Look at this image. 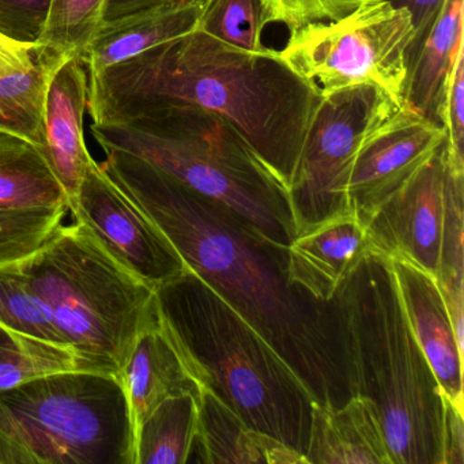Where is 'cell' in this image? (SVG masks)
Segmentation results:
<instances>
[{
  "mask_svg": "<svg viewBox=\"0 0 464 464\" xmlns=\"http://www.w3.org/2000/svg\"><path fill=\"white\" fill-rule=\"evenodd\" d=\"M104 151L102 170L161 230L189 270L265 336L320 401L343 403L347 390L333 304L319 303L289 281L287 248L143 160Z\"/></svg>",
  "mask_w": 464,
  "mask_h": 464,
  "instance_id": "1",
  "label": "cell"
},
{
  "mask_svg": "<svg viewBox=\"0 0 464 464\" xmlns=\"http://www.w3.org/2000/svg\"><path fill=\"white\" fill-rule=\"evenodd\" d=\"M89 75L94 124H129L168 107L229 121L289 188L323 96L278 51L246 53L192 31Z\"/></svg>",
  "mask_w": 464,
  "mask_h": 464,
  "instance_id": "2",
  "label": "cell"
},
{
  "mask_svg": "<svg viewBox=\"0 0 464 464\" xmlns=\"http://www.w3.org/2000/svg\"><path fill=\"white\" fill-rule=\"evenodd\" d=\"M331 304L347 395L373 401L391 464H441L444 395L410 330L390 259L366 257Z\"/></svg>",
  "mask_w": 464,
  "mask_h": 464,
  "instance_id": "3",
  "label": "cell"
},
{
  "mask_svg": "<svg viewBox=\"0 0 464 464\" xmlns=\"http://www.w3.org/2000/svg\"><path fill=\"white\" fill-rule=\"evenodd\" d=\"M206 387L252 428L305 455L320 401L287 361L194 271L157 290Z\"/></svg>",
  "mask_w": 464,
  "mask_h": 464,
  "instance_id": "4",
  "label": "cell"
},
{
  "mask_svg": "<svg viewBox=\"0 0 464 464\" xmlns=\"http://www.w3.org/2000/svg\"><path fill=\"white\" fill-rule=\"evenodd\" d=\"M104 150L124 151L217 200L287 248L295 233L287 191L229 121L202 108L154 111L129 124H92Z\"/></svg>",
  "mask_w": 464,
  "mask_h": 464,
  "instance_id": "5",
  "label": "cell"
},
{
  "mask_svg": "<svg viewBox=\"0 0 464 464\" xmlns=\"http://www.w3.org/2000/svg\"><path fill=\"white\" fill-rule=\"evenodd\" d=\"M14 266L77 352L83 371L118 377L156 311V290L78 221L61 225L42 248Z\"/></svg>",
  "mask_w": 464,
  "mask_h": 464,
  "instance_id": "6",
  "label": "cell"
},
{
  "mask_svg": "<svg viewBox=\"0 0 464 464\" xmlns=\"http://www.w3.org/2000/svg\"><path fill=\"white\" fill-rule=\"evenodd\" d=\"M118 377L59 372L0 391V464H131Z\"/></svg>",
  "mask_w": 464,
  "mask_h": 464,
  "instance_id": "7",
  "label": "cell"
},
{
  "mask_svg": "<svg viewBox=\"0 0 464 464\" xmlns=\"http://www.w3.org/2000/svg\"><path fill=\"white\" fill-rule=\"evenodd\" d=\"M411 15L388 0H373L335 23L290 31L284 61L322 96L374 85L403 107L407 53L414 40Z\"/></svg>",
  "mask_w": 464,
  "mask_h": 464,
  "instance_id": "8",
  "label": "cell"
},
{
  "mask_svg": "<svg viewBox=\"0 0 464 464\" xmlns=\"http://www.w3.org/2000/svg\"><path fill=\"white\" fill-rule=\"evenodd\" d=\"M401 108L379 86L357 85L323 96L287 188L295 233L350 210L346 186L355 153Z\"/></svg>",
  "mask_w": 464,
  "mask_h": 464,
  "instance_id": "9",
  "label": "cell"
},
{
  "mask_svg": "<svg viewBox=\"0 0 464 464\" xmlns=\"http://www.w3.org/2000/svg\"><path fill=\"white\" fill-rule=\"evenodd\" d=\"M69 211L121 266L156 292L188 273L161 230L94 160Z\"/></svg>",
  "mask_w": 464,
  "mask_h": 464,
  "instance_id": "10",
  "label": "cell"
},
{
  "mask_svg": "<svg viewBox=\"0 0 464 464\" xmlns=\"http://www.w3.org/2000/svg\"><path fill=\"white\" fill-rule=\"evenodd\" d=\"M447 130L399 108L361 143L346 186L350 210L363 225L436 153Z\"/></svg>",
  "mask_w": 464,
  "mask_h": 464,
  "instance_id": "11",
  "label": "cell"
},
{
  "mask_svg": "<svg viewBox=\"0 0 464 464\" xmlns=\"http://www.w3.org/2000/svg\"><path fill=\"white\" fill-rule=\"evenodd\" d=\"M450 157L445 138L433 157L369 219L365 227L374 255L410 263L436 276Z\"/></svg>",
  "mask_w": 464,
  "mask_h": 464,
  "instance_id": "12",
  "label": "cell"
},
{
  "mask_svg": "<svg viewBox=\"0 0 464 464\" xmlns=\"http://www.w3.org/2000/svg\"><path fill=\"white\" fill-rule=\"evenodd\" d=\"M118 380L126 396L132 441L160 403L186 392L200 398L208 391L199 366L162 314L159 297L156 311L135 339Z\"/></svg>",
  "mask_w": 464,
  "mask_h": 464,
  "instance_id": "13",
  "label": "cell"
},
{
  "mask_svg": "<svg viewBox=\"0 0 464 464\" xmlns=\"http://www.w3.org/2000/svg\"><path fill=\"white\" fill-rule=\"evenodd\" d=\"M373 254L365 225L347 211L293 238L287 246V276L314 300L330 304L355 268Z\"/></svg>",
  "mask_w": 464,
  "mask_h": 464,
  "instance_id": "14",
  "label": "cell"
},
{
  "mask_svg": "<svg viewBox=\"0 0 464 464\" xmlns=\"http://www.w3.org/2000/svg\"><path fill=\"white\" fill-rule=\"evenodd\" d=\"M390 263L410 330L442 395L464 411V352L459 349L436 278L410 263L395 259H390Z\"/></svg>",
  "mask_w": 464,
  "mask_h": 464,
  "instance_id": "15",
  "label": "cell"
},
{
  "mask_svg": "<svg viewBox=\"0 0 464 464\" xmlns=\"http://www.w3.org/2000/svg\"><path fill=\"white\" fill-rule=\"evenodd\" d=\"M88 102V70L82 59L66 56L56 67L48 85L42 151L66 192L67 208L77 197L93 160L83 135Z\"/></svg>",
  "mask_w": 464,
  "mask_h": 464,
  "instance_id": "16",
  "label": "cell"
},
{
  "mask_svg": "<svg viewBox=\"0 0 464 464\" xmlns=\"http://www.w3.org/2000/svg\"><path fill=\"white\" fill-rule=\"evenodd\" d=\"M305 458L308 464H391L373 401L362 395L339 406L314 401Z\"/></svg>",
  "mask_w": 464,
  "mask_h": 464,
  "instance_id": "17",
  "label": "cell"
},
{
  "mask_svg": "<svg viewBox=\"0 0 464 464\" xmlns=\"http://www.w3.org/2000/svg\"><path fill=\"white\" fill-rule=\"evenodd\" d=\"M197 444L202 463L308 464L305 455L252 428L208 390L200 396Z\"/></svg>",
  "mask_w": 464,
  "mask_h": 464,
  "instance_id": "18",
  "label": "cell"
},
{
  "mask_svg": "<svg viewBox=\"0 0 464 464\" xmlns=\"http://www.w3.org/2000/svg\"><path fill=\"white\" fill-rule=\"evenodd\" d=\"M464 0H447L430 34L407 64L403 107L442 126V104L450 72L464 53Z\"/></svg>",
  "mask_w": 464,
  "mask_h": 464,
  "instance_id": "19",
  "label": "cell"
},
{
  "mask_svg": "<svg viewBox=\"0 0 464 464\" xmlns=\"http://www.w3.org/2000/svg\"><path fill=\"white\" fill-rule=\"evenodd\" d=\"M200 4L164 7L102 26L82 55L88 74L135 58L197 28Z\"/></svg>",
  "mask_w": 464,
  "mask_h": 464,
  "instance_id": "20",
  "label": "cell"
},
{
  "mask_svg": "<svg viewBox=\"0 0 464 464\" xmlns=\"http://www.w3.org/2000/svg\"><path fill=\"white\" fill-rule=\"evenodd\" d=\"M63 206L66 192L42 149L23 135L0 130V210Z\"/></svg>",
  "mask_w": 464,
  "mask_h": 464,
  "instance_id": "21",
  "label": "cell"
},
{
  "mask_svg": "<svg viewBox=\"0 0 464 464\" xmlns=\"http://www.w3.org/2000/svg\"><path fill=\"white\" fill-rule=\"evenodd\" d=\"M450 145V143H448ZM464 161L450 149L436 278L459 349L464 352Z\"/></svg>",
  "mask_w": 464,
  "mask_h": 464,
  "instance_id": "22",
  "label": "cell"
},
{
  "mask_svg": "<svg viewBox=\"0 0 464 464\" xmlns=\"http://www.w3.org/2000/svg\"><path fill=\"white\" fill-rule=\"evenodd\" d=\"M199 401L186 392L160 403L135 434L131 464L188 463L199 431Z\"/></svg>",
  "mask_w": 464,
  "mask_h": 464,
  "instance_id": "23",
  "label": "cell"
},
{
  "mask_svg": "<svg viewBox=\"0 0 464 464\" xmlns=\"http://www.w3.org/2000/svg\"><path fill=\"white\" fill-rule=\"evenodd\" d=\"M83 371L69 344L44 341L0 324V391L21 382L59 373Z\"/></svg>",
  "mask_w": 464,
  "mask_h": 464,
  "instance_id": "24",
  "label": "cell"
},
{
  "mask_svg": "<svg viewBox=\"0 0 464 464\" xmlns=\"http://www.w3.org/2000/svg\"><path fill=\"white\" fill-rule=\"evenodd\" d=\"M262 0H202L195 31L246 53L267 50Z\"/></svg>",
  "mask_w": 464,
  "mask_h": 464,
  "instance_id": "25",
  "label": "cell"
},
{
  "mask_svg": "<svg viewBox=\"0 0 464 464\" xmlns=\"http://www.w3.org/2000/svg\"><path fill=\"white\" fill-rule=\"evenodd\" d=\"M0 324L44 341L69 344L14 263L0 265Z\"/></svg>",
  "mask_w": 464,
  "mask_h": 464,
  "instance_id": "26",
  "label": "cell"
},
{
  "mask_svg": "<svg viewBox=\"0 0 464 464\" xmlns=\"http://www.w3.org/2000/svg\"><path fill=\"white\" fill-rule=\"evenodd\" d=\"M105 0H53L50 20L40 44L62 56L83 53L99 31Z\"/></svg>",
  "mask_w": 464,
  "mask_h": 464,
  "instance_id": "27",
  "label": "cell"
},
{
  "mask_svg": "<svg viewBox=\"0 0 464 464\" xmlns=\"http://www.w3.org/2000/svg\"><path fill=\"white\" fill-rule=\"evenodd\" d=\"M67 208L0 210V265L18 262L42 248L62 225Z\"/></svg>",
  "mask_w": 464,
  "mask_h": 464,
  "instance_id": "28",
  "label": "cell"
},
{
  "mask_svg": "<svg viewBox=\"0 0 464 464\" xmlns=\"http://www.w3.org/2000/svg\"><path fill=\"white\" fill-rule=\"evenodd\" d=\"M44 50V56L36 66L0 75V102L28 113L42 123L51 77L66 58L51 53L47 48Z\"/></svg>",
  "mask_w": 464,
  "mask_h": 464,
  "instance_id": "29",
  "label": "cell"
},
{
  "mask_svg": "<svg viewBox=\"0 0 464 464\" xmlns=\"http://www.w3.org/2000/svg\"><path fill=\"white\" fill-rule=\"evenodd\" d=\"M373 0H262L267 24L279 23L290 31L309 24L335 23Z\"/></svg>",
  "mask_w": 464,
  "mask_h": 464,
  "instance_id": "30",
  "label": "cell"
},
{
  "mask_svg": "<svg viewBox=\"0 0 464 464\" xmlns=\"http://www.w3.org/2000/svg\"><path fill=\"white\" fill-rule=\"evenodd\" d=\"M53 0H0V34L15 42L40 44Z\"/></svg>",
  "mask_w": 464,
  "mask_h": 464,
  "instance_id": "31",
  "label": "cell"
},
{
  "mask_svg": "<svg viewBox=\"0 0 464 464\" xmlns=\"http://www.w3.org/2000/svg\"><path fill=\"white\" fill-rule=\"evenodd\" d=\"M441 121L450 149L458 159L464 160V53L459 55L448 81Z\"/></svg>",
  "mask_w": 464,
  "mask_h": 464,
  "instance_id": "32",
  "label": "cell"
},
{
  "mask_svg": "<svg viewBox=\"0 0 464 464\" xmlns=\"http://www.w3.org/2000/svg\"><path fill=\"white\" fill-rule=\"evenodd\" d=\"M392 6L403 7L411 15L415 36L407 53V64L414 59L422 43L425 42L437 18L444 10L447 0H388Z\"/></svg>",
  "mask_w": 464,
  "mask_h": 464,
  "instance_id": "33",
  "label": "cell"
},
{
  "mask_svg": "<svg viewBox=\"0 0 464 464\" xmlns=\"http://www.w3.org/2000/svg\"><path fill=\"white\" fill-rule=\"evenodd\" d=\"M441 464H464V411L444 396Z\"/></svg>",
  "mask_w": 464,
  "mask_h": 464,
  "instance_id": "34",
  "label": "cell"
},
{
  "mask_svg": "<svg viewBox=\"0 0 464 464\" xmlns=\"http://www.w3.org/2000/svg\"><path fill=\"white\" fill-rule=\"evenodd\" d=\"M202 0H105L99 28L153 10L197 5Z\"/></svg>",
  "mask_w": 464,
  "mask_h": 464,
  "instance_id": "35",
  "label": "cell"
},
{
  "mask_svg": "<svg viewBox=\"0 0 464 464\" xmlns=\"http://www.w3.org/2000/svg\"><path fill=\"white\" fill-rule=\"evenodd\" d=\"M45 50L42 44L15 42L0 34V75L36 66Z\"/></svg>",
  "mask_w": 464,
  "mask_h": 464,
  "instance_id": "36",
  "label": "cell"
},
{
  "mask_svg": "<svg viewBox=\"0 0 464 464\" xmlns=\"http://www.w3.org/2000/svg\"><path fill=\"white\" fill-rule=\"evenodd\" d=\"M0 130L15 132L32 140L43 150L44 146V126L42 121L29 116L23 111L15 110L10 105L0 102Z\"/></svg>",
  "mask_w": 464,
  "mask_h": 464,
  "instance_id": "37",
  "label": "cell"
}]
</instances>
